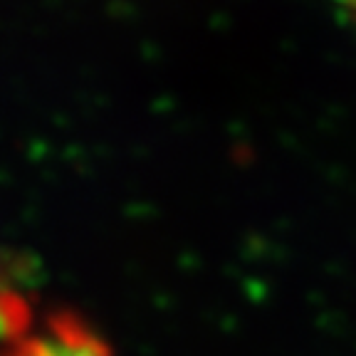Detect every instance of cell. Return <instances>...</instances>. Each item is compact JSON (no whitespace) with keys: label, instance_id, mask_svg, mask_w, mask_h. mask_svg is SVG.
<instances>
[{"label":"cell","instance_id":"1","mask_svg":"<svg viewBox=\"0 0 356 356\" xmlns=\"http://www.w3.org/2000/svg\"><path fill=\"white\" fill-rule=\"evenodd\" d=\"M0 356H114L106 339L82 314L47 309L33 327L0 344Z\"/></svg>","mask_w":356,"mask_h":356},{"label":"cell","instance_id":"2","mask_svg":"<svg viewBox=\"0 0 356 356\" xmlns=\"http://www.w3.org/2000/svg\"><path fill=\"white\" fill-rule=\"evenodd\" d=\"M351 3H354V8H356V0H351Z\"/></svg>","mask_w":356,"mask_h":356}]
</instances>
